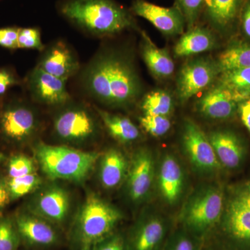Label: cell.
<instances>
[{"label":"cell","instance_id":"14","mask_svg":"<svg viewBox=\"0 0 250 250\" xmlns=\"http://www.w3.org/2000/svg\"><path fill=\"white\" fill-rule=\"evenodd\" d=\"M238 102L231 90L217 83L200 98L197 108L206 118L212 120L228 119L238 109Z\"/></svg>","mask_w":250,"mask_h":250},{"label":"cell","instance_id":"23","mask_svg":"<svg viewBox=\"0 0 250 250\" xmlns=\"http://www.w3.org/2000/svg\"><path fill=\"white\" fill-rule=\"evenodd\" d=\"M223 228L233 241L250 248V210L234 197L227 208Z\"/></svg>","mask_w":250,"mask_h":250},{"label":"cell","instance_id":"10","mask_svg":"<svg viewBox=\"0 0 250 250\" xmlns=\"http://www.w3.org/2000/svg\"><path fill=\"white\" fill-rule=\"evenodd\" d=\"M54 130L60 139L80 142L90 139L96 131V125L84 108H70L61 113L54 121Z\"/></svg>","mask_w":250,"mask_h":250},{"label":"cell","instance_id":"3","mask_svg":"<svg viewBox=\"0 0 250 250\" xmlns=\"http://www.w3.org/2000/svg\"><path fill=\"white\" fill-rule=\"evenodd\" d=\"M35 155L49 178L81 182L93 170L100 154L41 143L35 148Z\"/></svg>","mask_w":250,"mask_h":250},{"label":"cell","instance_id":"15","mask_svg":"<svg viewBox=\"0 0 250 250\" xmlns=\"http://www.w3.org/2000/svg\"><path fill=\"white\" fill-rule=\"evenodd\" d=\"M21 241L36 246H49L58 241V233L49 222L34 213H19L14 219Z\"/></svg>","mask_w":250,"mask_h":250},{"label":"cell","instance_id":"34","mask_svg":"<svg viewBox=\"0 0 250 250\" xmlns=\"http://www.w3.org/2000/svg\"><path fill=\"white\" fill-rule=\"evenodd\" d=\"M18 48L42 50L40 31L37 28H20Z\"/></svg>","mask_w":250,"mask_h":250},{"label":"cell","instance_id":"16","mask_svg":"<svg viewBox=\"0 0 250 250\" xmlns=\"http://www.w3.org/2000/svg\"><path fill=\"white\" fill-rule=\"evenodd\" d=\"M70 197L66 190L58 186L47 188L41 192L34 204V214L53 223H61L66 218Z\"/></svg>","mask_w":250,"mask_h":250},{"label":"cell","instance_id":"24","mask_svg":"<svg viewBox=\"0 0 250 250\" xmlns=\"http://www.w3.org/2000/svg\"><path fill=\"white\" fill-rule=\"evenodd\" d=\"M129 164L121 151L110 149L104 154L100 164L102 185L108 189L118 187L127 174Z\"/></svg>","mask_w":250,"mask_h":250},{"label":"cell","instance_id":"27","mask_svg":"<svg viewBox=\"0 0 250 250\" xmlns=\"http://www.w3.org/2000/svg\"><path fill=\"white\" fill-rule=\"evenodd\" d=\"M218 83L232 92L238 103L250 97V67L220 73Z\"/></svg>","mask_w":250,"mask_h":250},{"label":"cell","instance_id":"35","mask_svg":"<svg viewBox=\"0 0 250 250\" xmlns=\"http://www.w3.org/2000/svg\"><path fill=\"white\" fill-rule=\"evenodd\" d=\"M166 250H199L195 240L187 232L174 234L167 243Z\"/></svg>","mask_w":250,"mask_h":250},{"label":"cell","instance_id":"38","mask_svg":"<svg viewBox=\"0 0 250 250\" xmlns=\"http://www.w3.org/2000/svg\"><path fill=\"white\" fill-rule=\"evenodd\" d=\"M18 83L19 82L12 72L6 68H0V96L4 95L11 86Z\"/></svg>","mask_w":250,"mask_h":250},{"label":"cell","instance_id":"28","mask_svg":"<svg viewBox=\"0 0 250 250\" xmlns=\"http://www.w3.org/2000/svg\"><path fill=\"white\" fill-rule=\"evenodd\" d=\"M141 108L144 115L168 117L173 111L174 100L166 90H153L143 98Z\"/></svg>","mask_w":250,"mask_h":250},{"label":"cell","instance_id":"17","mask_svg":"<svg viewBox=\"0 0 250 250\" xmlns=\"http://www.w3.org/2000/svg\"><path fill=\"white\" fill-rule=\"evenodd\" d=\"M166 225L162 218L151 215L140 222L130 236L126 250H159L164 241Z\"/></svg>","mask_w":250,"mask_h":250},{"label":"cell","instance_id":"32","mask_svg":"<svg viewBox=\"0 0 250 250\" xmlns=\"http://www.w3.org/2000/svg\"><path fill=\"white\" fill-rule=\"evenodd\" d=\"M140 123L146 132L154 137H161L168 132L171 122L168 117L144 115L140 118Z\"/></svg>","mask_w":250,"mask_h":250},{"label":"cell","instance_id":"22","mask_svg":"<svg viewBox=\"0 0 250 250\" xmlns=\"http://www.w3.org/2000/svg\"><path fill=\"white\" fill-rule=\"evenodd\" d=\"M184 176L182 166L174 156L166 155L159 172V187L161 195L167 203L179 200L183 190Z\"/></svg>","mask_w":250,"mask_h":250},{"label":"cell","instance_id":"37","mask_svg":"<svg viewBox=\"0 0 250 250\" xmlns=\"http://www.w3.org/2000/svg\"><path fill=\"white\" fill-rule=\"evenodd\" d=\"M92 250H126V243L119 234H112L100 242Z\"/></svg>","mask_w":250,"mask_h":250},{"label":"cell","instance_id":"13","mask_svg":"<svg viewBox=\"0 0 250 250\" xmlns=\"http://www.w3.org/2000/svg\"><path fill=\"white\" fill-rule=\"evenodd\" d=\"M66 80L58 78L36 67L28 79L31 95L38 101L49 105L62 104L70 99Z\"/></svg>","mask_w":250,"mask_h":250},{"label":"cell","instance_id":"4","mask_svg":"<svg viewBox=\"0 0 250 250\" xmlns=\"http://www.w3.org/2000/svg\"><path fill=\"white\" fill-rule=\"evenodd\" d=\"M121 213L95 194L88 195L78 215L75 237L81 250H92L111 236Z\"/></svg>","mask_w":250,"mask_h":250},{"label":"cell","instance_id":"12","mask_svg":"<svg viewBox=\"0 0 250 250\" xmlns=\"http://www.w3.org/2000/svg\"><path fill=\"white\" fill-rule=\"evenodd\" d=\"M246 0H205L202 16L212 30L228 34L238 27Z\"/></svg>","mask_w":250,"mask_h":250},{"label":"cell","instance_id":"7","mask_svg":"<svg viewBox=\"0 0 250 250\" xmlns=\"http://www.w3.org/2000/svg\"><path fill=\"white\" fill-rule=\"evenodd\" d=\"M182 139L184 150L197 169L212 172L220 167V162L208 136L191 120L184 122Z\"/></svg>","mask_w":250,"mask_h":250},{"label":"cell","instance_id":"40","mask_svg":"<svg viewBox=\"0 0 250 250\" xmlns=\"http://www.w3.org/2000/svg\"><path fill=\"white\" fill-rule=\"evenodd\" d=\"M234 198L250 210V182L242 184L237 189Z\"/></svg>","mask_w":250,"mask_h":250},{"label":"cell","instance_id":"9","mask_svg":"<svg viewBox=\"0 0 250 250\" xmlns=\"http://www.w3.org/2000/svg\"><path fill=\"white\" fill-rule=\"evenodd\" d=\"M36 127L34 111L23 104H9L0 113V130L3 136L10 141H25L33 134Z\"/></svg>","mask_w":250,"mask_h":250},{"label":"cell","instance_id":"44","mask_svg":"<svg viewBox=\"0 0 250 250\" xmlns=\"http://www.w3.org/2000/svg\"></svg>","mask_w":250,"mask_h":250},{"label":"cell","instance_id":"11","mask_svg":"<svg viewBox=\"0 0 250 250\" xmlns=\"http://www.w3.org/2000/svg\"><path fill=\"white\" fill-rule=\"evenodd\" d=\"M127 189L131 200L139 202L147 196L154 179V160L146 149L134 154L128 169Z\"/></svg>","mask_w":250,"mask_h":250},{"label":"cell","instance_id":"41","mask_svg":"<svg viewBox=\"0 0 250 250\" xmlns=\"http://www.w3.org/2000/svg\"><path fill=\"white\" fill-rule=\"evenodd\" d=\"M238 110L243 125L250 133V97L238 104Z\"/></svg>","mask_w":250,"mask_h":250},{"label":"cell","instance_id":"30","mask_svg":"<svg viewBox=\"0 0 250 250\" xmlns=\"http://www.w3.org/2000/svg\"><path fill=\"white\" fill-rule=\"evenodd\" d=\"M21 241L15 220L9 217L0 218V250H18Z\"/></svg>","mask_w":250,"mask_h":250},{"label":"cell","instance_id":"8","mask_svg":"<svg viewBox=\"0 0 250 250\" xmlns=\"http://www.w3.org/2000/svg\"><path fill=\"white\" fill-rule=\"evenodd\" d=\"M131 9L135 15L144 18L167 36L182 35L187 27L183 15L174 4L163 7L146 0H134Z\"/></svg>","mask_w":250,"mask_h":250},{"label":"cell","instance_id":"29","mask_svg":"<svg viewBox=\"0 0 250 250\" xmlns=\"http://www.w3.org/2000/svg\"><path fill=\"white\" fill-rule=\"evenodd\" d=\"M41 184V179L36 172L18 178H9L6 182L11 200H17L31 193L37 189Z\"/></svg>","mask_w":250,"mask_h":250},{"label":"cell","instance_id":"42","mask_svg":"<svg viewBox=\"0 0 250 250\" xmlns=\"http://www.w3.org/2000/svg\"><path fill=\"white\" fill-rule=\"evenodd\" d=\"M10 200L11 198L6 187V182H3L0 179V210L4 208L9 203Z\"/></svg>","mask_w":250,"mask_h":250},{"label":"cell","instance_id":"5","mask_svg":"<svg viewBox=\"0 0 250 250\" xmlns=\"http://www.w3.org/2000/svg\"><path fill=\"white\" fill-rule=\"evenodd\" d=\"M224 196L218 187L200 189L184 206L181 220L188 232L202 238L216 226L223 215Z\"/></svg>","mask_w":250,"mask_h":250},{"label":"cell","instance_id":"33","mask_svg":"<svg viewBox=\"0 0 250 250\" xmlns=\"http://www.w3.org/2000/svg\"><path fill=\"white\" fill-rule=\"evenodd\" d=\"M35 166L30 158L18 154L11 158L8 164L9 178H18L35 173Z\"/></svg>","mask_w":250,"mask_h":250},{"label":"cell","instance_id":"26","mask_svg":"<svg viewBox=\"0 0 250 250\" xmlns=\"http://www.w3.org/2000/svg\"><path fill=\"white\" fill-rule=\"evenodd\" d=\"M216 62L221 73L250 67V42H233L220 54Z\"/></svg>","mask_w":250,"mask_h":250},{"label":"cell","instance_id":"20","mask_svg":"<svg viewBox=\"0 0 250 250\" xmlns=\"http://www.w3.org/2000/svg\"><path fill=\"white\" fill-rule=\"evenodd\" d=\"M141 56L148 70L157 80H168L175 71V65L168 51L157 47L145 31H141Z\"/></svg>","mask_w":250,"mask_h":250},{"label":"cell","instance_id":"21","mask_svg":"<svg viewBox=\"0 0 250 250\" xmlns=\"http://www.w3.org/2000/svg\"><path fill=\"white\" fill-rule=\"evenodd\" d=\"M220 165L236 168L244 156V147L236 134L228 130H218L208 136Z\"/></svg>","mask_w":250,"mask_h":250},{"label":"cell","instance_id":"36","mask_svg":"<svg viewBox=\"0 0 250 250\" xmlns=\"http://www.w3.org/2000/svg\"><path fill=\"white\" fill-rule=\"evenodd\" d=\"M19 29L16 27L0 29V46L9 49H18Z\"/></svg>","mask_w":250,"mask_h":250},{"label":"cell","instance_id":"43","mask_svg":"<svg viewBox=\"0 0 250 250\" xmlns=\"http://www.w3.org/2000/svg\"><path fill=\"white\" fill-rule=\"evenodd\" d=\"M6 159V156L2 153L0 152V163L3 162Z\"/></svg>","mask_w":250,"mask_h":250},{"label":"cell","instance_id":"25","mask_svg":"<svg viewBox=\"0 0 250 250\" xmlns=\"http://www.w3.org/2000/svg\"><path fill=\"white\" fill-rule=\"evenodd\" d=\"M109 134L121 143H131L140 137V131L136 125L126 117L112 114L97 109Z\"/></svg>","mask_w":250,"mask_h":250},{"label":"cell","instance_id":"19","mask_svg":"<svg viewBox=\"0 0 250 250\" xmlns=\"http://www.w3.org/2000/svg\"><path fill=\"white\" fill-rule=\"evenodd\" d=\"M38 67L53 76L67 80L76 73L80 64L67 45L59 42L46 51Z\"/></svg>","mask_w":250,"mask_h":250},{"label":"cell","instance_id":"1","mask_svg":"<svg viewBox=\"0 0 250 250\" xmlns=\"http://www.w3.org/2000/svg\"><path fill=\"white\" fill-rule=\"evenodd\" d=\"M87 93L111 106L134 103L142 93V83L128 54L116 49L100 52L82 75Z\"/></svg>","mask_w":250,"mask_h":250},{"label":"cell","instance_id":"31","mask_svg":"<svg viewBox=\"0 0 250 250\" xmlns=\"http://www.w3.org/2000/svg\"><path fill=\"white\" fill-rule=\"evenodd\" d=\"M174 4L183 15L187 30L197 25L202 16L205 0H174Z\"/></svg>","mask_w":250,"mask_h":250},{"label":"cell","instance_id":"2","mask_svg":"<svg viewBox=\"0 0 250 250\" xmlns=\"http://www.w3.org/2000/svg\"><path fill=\"white\" fill-rule=\"evenodd\" d=\"M61 12L73 24L99 37L137 28L131 13L113 0H67Z\"/></svg>","mask_w":250,"mask_h":250},{"label":"cell","instance_id":"39","mask_svg":"<svg viewBox=\"0 0 250 250\" xmlns=\"http://www.w3.org/2000/svg\"><path fill=\"white\" fill-rule=\"evenodd\" d=\"M238 27L242 34L250 41V0H246L242 9Z\"/></svg>","mask_w":250,"mask_h":250},{"label":"cell","instance_id":"6","mask_svg":"<svg viewBox=\"0 0 250 250\" xmlns=\"http://www.w3.org/2000/svg\"><path fill=\"white\" fill-rule=\"evenodd\" d=\"M220 73L216 61L209 57H198L186 62L177 78L176 93L179 102L187 103L207 89L214 83Z\"/></svg>","mask_w":250,"mask_h":250},{"label":"cell","instance_id":"18","mask_svg":"<svg viewBox=\"0 0 250 250\" xmlns=\"http://www.w3.org/2000/svg\"><path fill=\"white\" fill-rule=\"evenodd\" d=\"M218 46L216 36L210 28L195 25L182 34L173 49L176 58L190 57L208 52Z\"/></svg>","mask_w":250,"mask_h":250}]
</instances>
